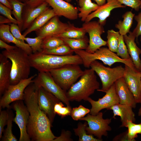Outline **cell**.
Returning a JSON list of instances; mask_svg holds the SVG:
<instances>
[{"mask_svg": "<svg viewBox=\"0 0 141 141\" xmlns=\"http://www.w3.org/2000/svg\"><path fill=\"white\" fill-rule=\"evenodd\" d=\"M71 134L70 131L63 130L61 132L60 136L56 137L53 141H72L73 140L71 138Z\"/></svg>", "mask_w": 141, "mask_h": 141, "instance_id": "45", "label": "cell"}, {"mask_svg": "<svg viewBox=\"0 0 141 141\" xmlns=\"http://www.w3.org/2000/svg\"><path fill=\"white\" fill-rule=\"evenodd\" d=\"M140 106L139 109L138 113V115L139 116H141V103H140Z\"/></svg>", "mask_w": 141, "mask_h": 141, "instance_id": "54", "label": "cell"}, {"mask_svg": "<svg viewBox=\"0 0 141 141\" xmlns=\"http://www.w3.org/2000/svg\"><path fill=\"white\" fill-rule=\"evenodd\" d=\"M2 53L0 54V96L10 85L11 63Z\"/></svg>", "mask_w": 141, "mask_h": 141, "instance_id": "21", "label": "cell"}, {"mask_svg": "<svg viewBox=\"0 0 141 141\" xmlns=\"http://www.w3.org/2000/svg\"><path fill=\"white\" fill-rule=\"evenodd\" d=\"M38 87L33 83L25 89L24 101L29 113L27 132L32 141H53L56 137L51 130V124L39 108L38 102Z\"/></svg>", "mask_w": 141, "mask_h": 141, "instance_id": "1", "label": "cell"}, {"mask_svg": "<svg viewBox=\"0 0 141 141\" xmlns=\"http://www.w3.org/2000/svg\"><path fill=\"white\" fill-rule=\"evenodd\" d=\"M65 44L62 38L56 36L51 37L43 39L41 48L42 50L51 49Z\"/></svg>", "mask_w": 141, "mask_h": 141, "instance_id": "35", "label": "cell"}, {"mask_svg": "<svg viewBox=\"0 0 141 141\" xmlns=\"http://www.w3.org/2000/svg\"></svg>", "mask_w": 141, "mask_h": 141, "instance_id": "59", "label": "cell"}, {"mask_svg": "<svg viewBox=\"0 0 141 141\" xmlns=\"http://www.w3.org/2000/svg\"><path fill=\"white\" fill-rule=\"evenodd\" d=\"M29 59L31 67L39 72H50L68 65L83 64L81 58L76 54L60 56L37 52L29 55Z\"/></svg>", "mask_w": 141, "mask_h": 141, "instance_id": "2", "label": "cell"}, {"mask_svg": "<svg viewBox=\"0 0 141 141\" xmlns=\"http://www.w3.org/2000/svg\"><path fill=\"white\" fill-rule=\"evenodd\" d=\"M90 67L101 79L102 87L97 90L98 91L105 93L117 80L124 76L125 68L121 65L111 68L96 60L91 63Z\"/></svg>", "mask_w": 141, "mask_h": 141, "instance_id": "6", "label": "cell"}, {"mask_svg": "<svg viewBox=\"0 0 141 141\" xmlns=\"http://www.w3.org/2000/svg\"><path fill=\"white\" fill-rule=\"evenodd\" d=\"M0 3L12 10L11 5L8 0H0Z\"/></svg>", "mask_w": 141, "mask_h": 141, "instance_id": "52", "label": "cell"}, {"mask_svg": "<svg viewBox=\"0 0 141 141\" xmlns=\"http://www.w3.org/2000/svg\"><path fill=\"white\" fill-rule=\"evenodd\" d=\"M124 79L137 103H141V72L125 65Z\"/></svg>", "mask_w": 141, "mask_h": 141, "instance_id": "14", "label": "cell"}, {"mask_svg": "<svg viewBox=\"0 0 141 141\" xmlns=\"http://www.w3.org/2000/svg\"><path fill=\"white\" fill-rule=\"evenodd\" d=\"M77 2H78V0H76Z\"/></svg>", "mask_w": 141, "mask_h": 141, "instance_id": "58", "label": "cell"}, {"mask_svg": "<svg viewBox=\"0 0 141 141\" xmlns=\"http://www.w3.org/2000/svg\"><path fill=\"white\" fill-rule=\"evenodd\" d=\"M16 47L15 46H13L9 45L4 42L2 40L0 39V48L1 49H5L7 50H10L14 49Z\"/></svg>", "mask_w": 141, "mask_h": 141, "instance_id": "49", "label": "cell"}, {"mask_svg": "<svg viewBox=\"0 0 141 141\" xmlns=\"http://www.w3.org/2000/svg\"><path fill=\"white\" fill-rule=\"evenodd\" d=\"M1 53L11 62L10 85H15L29 78L31 67L29 55L25 51L16 46L14 49L5 50Z\"/></svg>", "mask_w": 141, "mask_h": 141, "instance_id": "3", "label": "cell"}, {"mask_svg": "<svg viewBox=\"0 0 141 141\" xmlns=\"http://www.w3.org/2000/svg\"><path fill=\"white\" fill-rule=\"evenodd\" d=\"M120 34L119 32L113 29L107 31L106 45L108 48L113 52H117Z\"/></svg>", "mask_w": 141, "mask_h": 141, "instance_id": "33", "label": "cell"}, {"mask_svg": "<svg viewBox=\"0 0 141 141\" xmlns=\"http://www.w3.org/2000/svg\"><path fill=\"white\" fill-rule=\"evenodd\" d=\"M87 123L86 121L84 124L78 123V127L74 129L75 134L79 137V141H102V140L95 138L93 135L88 134L86 130Z\"/></svg>", "mask_w": 141, "mask_h": 141, "instance_id": "31", "label": "cell"}, {"mask_svg": "<svg viewBox=\"0 0 141 141\" xmlns=\"http://www.w3.org/2000/svg\"><path fill=\"white\" fill-rule=\"evenodd\" d=\"M86 33L85 30L82 27H76L73 24L69 23L66 29L57 37L61 38L79 39L85 37Z\"/></svg>", "mask_w": 141, "mask_h": 141, "instance_id": "28", "label": "cell"}, {"mask_svg": "<svg viewBox=\"0 0 141 141\" xmlns=\"http://www.w3.org/2000/svg\"><path fill=\"white\" fill-rule=\"evenodd\" d=\"M41 52L48 54L64 56L72 55L74 51L69 46L65 44L52 49H43Z\"/></svg>", "mask_w": 141, "mask_h": 141, "instance_id": "34", "label": "cell"}, {"mask_svg": "<svg viewBox=\"0 0 141 141\" xmlns=\"http://www.w3.org/2000/svg\"><path fill=\"white\" fill-rule=\"evenodd\" d=\"M33 81L37 86L43 87L67 105H70L66 92L56 83L49 72H39Z\"/></svg>", "mask_w": 141, "mask_h": 141, "instance_id": "10", "label": "cell"}, {"mask_svg": "<svg viewBox=\"0 0 141 141\" xmlns=\"http://www.w3.org/2000/svg\"><path fill=\"white\" fill-rule=\"evenodd\" d=\"M35 74L28 78L22 80L14 85H10L0 97V111L2 108H10V104L13 102L24 100V92L26 88L37 76Z\"/></svg>", "mask_w": 141, "mask_h": 141, "instance_id": "9", "label": "cell"}, {"mask_svg": "<svg viewBox=\"0 0 141 141\" xmlns=\"http://www.w3.org/2000/svg\"><path fill=\"white\" fill-rule=\"evenodd\" d=\"M134 122L131 121H129L127 122V136L128 141H136L135 138L138 137L137 134H141V122L137 124Z\"/></svg>", "mask_w": 141, "mask_h": 141, "instance_id": "36", "label": "cell"}, {"mask_svg": "<svg viewBox=\"0 0 141 141\" xmlns=\"http://www.w3.org/2000/svg\"><path fill=\"white\" fill-rule=\"evenodd\" d=\"M126 7L117 0H107L106 3L99 6L96 10L90 14L85 22L90 21L92 19L97 17L99 19L98 22L103 26L105 24L107 19L110 16L112 10L116 8H125Z\"/></svg>", "mask_w": 141, "mask_h": 141, "instance_id": "18", "label": "cell"}, {"mask_svg": "<svg viewBox=\"0 0 141 141\" xmlns=\"http://www.w3.org/2000/svg\"><path fill=\"white\" fill-rule=\"evenodd\" d=\"M114 85L116 93L120 99L119 103L135 108L137 103L125 82L124 77L117 80L115 83Z\"/></svg>", "mask_w": 141, "mask_h": 141, "instance_id": "19", "label": "cell"}, {"mask_svg": "<svg viewBox=\"0 0 141 141\" xmlns=\"http://www.w3.org/2000/svg\"><path fill=\"white\" fill-rule=\"evenodd\" d=\"M19 1L22 2L26 3L29 0H18Z\"/></svg>", "mask_w": 141, "mask_h": 141, "instance_id": "55", "label": "cell"}, {"mask_svg": "<svg viewBox=\"0 0 141 141\" xmlns=\"http://www.w3.org/2000/svg\"><path fill=\"white\" fill-rule=\"evenodd\" d=\"M132 108L130 106L118 103L112 106L108 110L113 111V118L115 119V117L116 116L120 117L121 122L120 127H127L128 121L134 122L136 121L135 114Z\"/></svg>", "mask_w": 141, "mask_h": 141, "instance_id": "23", "label": "cell"}, {"mask_svg": "<svg viewBox=\"0 0 141 141\" xmlns=\"http://www.w3.org/2000/svg\"><path fill=\"white\" fill-rule=\"evenodd\" d=\"M8 108L9 117L7 124V127L4 130L3 135L0 140L2 141H17V139L13 134L12 131V122L14 118L13 111Z\"/></svg>", "mask_w": 141, "mask_h": 141, "instance_id": "32", "label": "cell"}, {"mask_svg": "<svg viewBox=\"0 0 141 141\" xmlns=\"http://www.w3.org/2000/svg\"><path fill=\"white\" fill-rule=\"evenodd\" d=\"M12 6V14L14 16L18 22L21 31L22 24V14L24 8L26 5L25 3L18 0H9Z\"/></svg>", "mask_w": 141, "mask_h": 141, "instance_id": "30", "label": "cell"}, {"mask_svg": "<svg viewBox=\"0 0 141 141\" xmlns=\"http://www.w3.org/2000/svg\"><path fill=\"white\" fill-rule=\"evenodd\" d=\"M128 130L114 137L113 141H128L127 136Z\"/></svg>", "mask_w": 141, "mask_h": 141, "instance_id": "48", "label": "cell"}, {"mask_svg": "<svg viewBox=\"0 0 141 141\" xmlns=\"http://www.w3.org/2000/svg\"><path fill=\"white\" fill-rule=\"evenodd\" d=\"M79 12L78 17L83 22L85 21L88 16L96 10L99 6L97 4L92 2L91 0H78Z\"/></svg>", "mask_w": 141, "mask_h": 141, "instance_id": "26", "label": "cell"}, {"mask_svg": "<svg viewBox=\"0 0 141 141\" xmlns=\"http://www.w3.org/2000/svg\"><path fill=\"white\" fill-rule=\"evenodd\" d=\"M134 19L137 22L136 26L132 32L137 39L138 37L141 36V11L134 17Z\"/></svg>", "mask_w": 141, "mask_h": 141, "instance_id": "44", "label": "cell"}, {"mask_svg": "<svg viewBox=\"0 0 141 141\" xmlns=\"http://www.w3.org/2000/svg\"><path fill=\"white\" fill-rule=\"evenodd\" d=\"M99 86L95 72L91 68L86 69L80 80L68 90L66 95L69 101H87L96 90L99 89Z\"/></svg>", "mask_w": 141, "mask_h": 141, "instance_id": "4", "label": "cell"}, {"mask_svg": "<svg viewBox=\"0 0 141 141\" xmlns=\"http://www.w3.org/2000/svg\"><path fill=\"white\" fill-rule=\"evenodd\" d=\"M105 93L104 96L97 101L90 97L87 99V101L91 105L90 114L96 115L101 110L105 109L108 110L112 106L120 103V99L116 91L114 83Z\"/></svg>", "mask_w": 141, "mask_h": 141, "instance_id": "13", "label": "cell"}, {"mask_svg": "<svg viewBox=\"0 0 141 141\" xmlns=\"http://www.w3.org/2000/svg\"><path fill=\"white\" fill-rule=\"evenodd\" d=\"M12 10L0 3V13L10 20L12 23L17 24V20L11 16Z\"/></svg>", "mask_w": 141, "mask_h": 141, "instance_id": "43", "label": "cell"}, {"mask_svg": "<svg viewBox=\"0 0 141 141\" xmlns=\"http://www.w3.org/2000/svg\"><path fill=\"white\" fill-rule=\"evenodd\" d=\"M23 100L14 101L10 105L12 108L15 111L16 116L13 121L18 126L20 130L19 141L31 140L27 131V127L29 117V113Z\"/></svg>", "mask_w": 141, "mask_h": 141, "instance_id": "12", "label": "cell"}, {"mask_svg": "<svg viewBox=\"0 0 141 141\" xmlns=\"http://www.w3.org/2000/svg\"><path fill=\"white\" fill-rule=\"evenodd\" d=\"M90 109L80 105L78 107L73 108L71 115L73 119L77 121L84 117L86 114L90 113Z\"/></svg>", "mask_w": 141, "mask_h": 141, "instance_id": "39", "label": "cell"}, {"mask_svg": "<svg viewBox=\"0 0 141 141\" xmlns=\"http://www.w3.org/2000/svg\"><path fill=\"white\" fill-rule=\"evenodd\" d=\"M56 83L63 90H68L83 74L78 64H70L52 70L50 72Z\"/></svg>", "mask_w": 141, "mask_h": 141, "instance_id": "7", "label": "cell"}, {"mask_svg": "<svg viewBox=\"0 0 141 141\" xmlns=\"http://www.w3.org/2000/svg\"><path fill=\"white\" fill-rule=\"evenodd\" d=\"M45 2V0H29L25 3L27 7L34 8L40 5Z\"/></svg>", "mask_w": 141, "mask_h": 141, "instance_id": "47", "label": "cell"}, {"mask_svg": "<svg viewBox=\"0 0 141 141\" xmlns=\"http://www.w3.org/2000/svg\"><path fill=\"white\" fill-rule=\"evenodd\" d=\"M0 39L7 43H11L25 51L29 55L33 53L31 47L28 44L16 39L10 32L9 24H0Z\"/></svg>", "mask_w": 141, "mask_h": 141, "instance_id": "24", "label": "cell"}, {"mask_svg": "<svg viewBox=\"0 0 141 141\" xmlns=\"http://www.w3.org/2000/svg\"><path fill=\"white\" fill-rule=\"evenodd\" d=\"M72 109L70 105H67L66 107L63 106L60 108L57 114L61 116L62 118L68 115H70L71 114Z\"/></svg>", "mask_w": 141, "mask_h": 141, "instance_id": "46", "label": "cell"}, {"mask_svg": "<svg viewBox=\"0 0 141 141\" xmlns=\"http://www.w3.org/2000/svg\"><path fill=\"white\" fill-rule=\"evenodd\" d=\"M10 31L13 36L18 40L25 42V37L21 33L20 29L17 24L13 23L9 24Z\"/></svg>", "mask_w": 141, "mask_h": 141, "instance_id": "40", "label": "cell"}, {"mask_svg": "<svg viewBox=\"0 0 141 141\" xmlns=\"http://www.w3.org/2000/svg\"><path fill=\"white\" fill-rule=\"evenodd\" d=\"M62 38L65 44L73 50H86L89 45V39L86 36L79 39Z\"/></svg>", "mask_w": 141, "mask_h": 141, "instance_id": "29", "label": "cell"}, {"mask_svg": "<svg viewBox=\"0 0 141 141\" xmlns=\"http://www.w3.org/2000/svg\"><path fill=\"white\" fill-rule=\"evenodd\" d=\"M124 41L127 46L128 53L135 66L141 72V60L140 56L141 49L137 45L135 40L136 36L130 31L129 34L123 36Z\"/></svg>", "mask_w": 141, "mask_h": 141, "instance_id": "22", "label": "cell"}, {"mask_svg": "<svg viewBox=\"0 0 141 141\" xmlns=\"http://www.w3.org/2000/svg\"><path fill=\"white\" fill-rule=\"evenodd\" d=\"M99 6H101L106 3L107 0H93Z\"/></svg>", "mask_w": 141, "mask_h": 141, "instance_id": "53", "label": "cell"}, {"mask_svg": "<svg viewBox=\"0 0 141 141\" xmlns=\"http://www.w3.org/2000/svg\"><path fill=\"white\" fill-rule=\"evenodd\" d=\"M65 1L68 2H70L72 1V0H64Z\"/></svg>", "mask_w": 141, "mask_h": 141, "instance_id": "56", "label": "cell"}, {"mask_svg": "<svg viewBox=\"0 0 141 141\" xmlns=\"http://www.w3.org/2000/svg\"><path fill=\"white\" fill-rule=\"evenodd\" d=\"M120 3L138 11L141 9V0H117Z\"/></svg>", "mask_w": 141, "mask_h": 141, "instance_id": "42", "label": "cell"}, {"mask_svg": "<svg viewBox=\"0 0 141 141\" xmlns=\"http://www.w3.org/2000/svg\"><path fill=\"white\" fill-rule=\"evenodd\" d=\"M24 40L31 48L33 53L42 52L41 45L43 40L42 39L37 36L34 38L25 37Z\"/></svg>", "mask_w": 141, "mask_h": 141, "instance_id": "38", "label": "cell"}, {"mask_svg": "<svg viewBox=\"0 0 141 141\" xmlns=\"http://www.w3.org/2000/svg\"><path fill=\"white\" fill-rule=\"evenodd\" d=\"M52 8H49L39 15L25 30L23 35L25 37L32 32L36 31L45 25L50 19L56 16Z\"/></svg>", "mask_w": 141, "mask_h": 141, "instance_id": "25", "label": "cell"}, {"mask_svg": "<svg viewBox=\"0 0 141 141\" xmlns=\"http://www.w3.org/2000/svg\"><path fill=\"white\" fill-rule=\"evenodd\" d=\"M117 55L122 58L126 60L131 59L128 53L127 46L125 42L123 36L120 34Z\"/></svg>", "mask_w": 141, "mask_h": 141, "instance_id": "37", "label": "cell"}, {"mask_svg": "<svg viewBox=\"0 0 141 141\" xmlns=\"http://www.w3.org/2000/svg\"><path fill=\"white\" fill-rule=\"evenodd\" d=\"M140 42H141V36L140 38Z\"/></svg>", "mask_w": 141, "mask_h": 141, "instance_id": "57", "label": "cell"}, {"mask_svg": "<svg viewBox=\"0 0 141 141\" xmlns=\"http://www.w3.org/2000/svg\"><path fill=\"white\" fill-rule=\"evenodd\" d=\"M49 8V5L46 2L34 8L29 7L26 5L24 8L22 14L21 31L25 30L27 28L39 15Z\"/></svg>", "mask_w": 141, "mask_h": 141, "instance_id": "20", "label": "cell"}, {"mask_svg": "<svg viewBox=\"0 0 141 141\" xmlns=\"http://www.w3.org/2000/svg\"><path fill=\"white\" fill-rule=\"evenodd\" d=\"M135 15V14L130 11H126L123 15V20H119L115 25V27L119 30L120 34L124 36L129 33Z\"/></svg>", "mask_w": 141, "mask_h": 141, "instance_id": "27", "label": "cell"}, {"mask_svg": "<svg viewBox=\"0 0 141 141\" xmlns=\"http://www.w3.org/2000/svg\"><path fill=\"white\" fill-rule=\"evenodd\" d=\"M51 6L56 15L63 16L71 20L77 19L78 17V9L77 7L63 0H45Z\"/></svg>", "mask_w": 141, "mask_h": 141, "instance_id": "17", "label": "cell"}, {"mask_svg": "<svg viewBox=\"0 0 141 141\" xmlns=\"http://www.w3.org/2000/svg\"><path fill=\"white\" fill-rule=\"evenodd\" d=\"M80 120L87 122L88 126L86 127V130L88 134L95 136L102 140V137L107 136L108 132L112 130L109 126L111 119H104L102 112H100L95 115L88 114L86 116L81 118Z\"/></svg>", "mask_w": 141, "mask_h": 141, "instance_id": "8", "label": "cell"}, {"mask_svg": "<svg viewBox=\"0 0 141 141\" xmlns=\"http://www.w3.org/2000/svg\"><path fill=\"white\" fill-rule=\"evenodd\" d=\"M73 51L76 54L80 57L83 64L86 68L90 67L91 63L97 60L102 61L104 64L109 66H111L116 63L120 62L132 68L136 67L131 59H122L106 47H102L93 53H89L84 50H75Z\"/></svg>", "mask_w": 141, "mask_h": 141, "instance_id": "5", "label": "cell"}, {"mask_svg": "<svg viewBox=\"0 0 141 141\" xmlns=\"http://www.w3.org/2000/svg\"><path fill=\"white\" fill-rule=\"evenodd\" d=\"M69 23H63L56 15L50 19L43 26L35 31L37 36L43 39L49 37H57L68 27Z\"/></svg>", "mask_w": 141, "mask_h": 141, "instance_id": "16", "label": "cell"}, {"mask_svg": "<svg viewBox=\"0 0 141 141\" xmlns=\"http://www.w3.org/2000/svg\"><path fill=\"white\" fill-rule=\"evenodd\" d=\"M63 106L64 105L60 101L55 104L54 107V110L56 114L58 113L60 108Z\"/></svg>", "mask_w": 141, "mask_h": 141, "instance_id": "50", "label": "cell"}, {"mask_svg": "<svg viewBox=\"0 0 141 141\" xmlns=\"http://www.w3.org/2000/svg\"><path fill=\"white\" fill-rule=\"evenodd\" d=\"M89 36V44L85 51L93 53L103 46L107 45V42L103 40L101 35L104 33L103 26L96 21L85 22L82 27Z\"/></svg>", "mask_w": 141, "mask_h": 141, "instance_id": "11", "label": "cell"}, {"mask_svg": "<svg viewBox=\"0 0 141 141\" xmlns=\"http://www.w3.org/2000/svg\"><path fill=\"white\" fill-rule=\"evenodd\" d=\"M0 139L2 137L4 127L7 125L9 116L8 109L7 110L0 111Z\"/></svg>", "mask_w": 141, "mask_h": 141, "instance_id": "41", "label": "cell"}, {"mask_svg": "<svg viewBox=\"0 0 141 141\" xmlns=\"http://www.w3.org/2000/svg\"><path fill=\"white\" fill-rule=\"evenodd\" d=\"M60 101L56 97L43 87H38V102L39 108L47 116L51 124L56 115L54 110V106Z\"/></svg>", "mask_w": 141, "mask_h": 141, "instance_id": "15", "label": "cell"}, {"mask_svg": "<svg viewBox=\"0 0 141 141\" xmlns=\"http://www.w3.org/2000/svg\"><path fill=\"white\" fill-rule=\"evenodd\" d=\"M12 23L11 21L9 19L2 15L0 16V24H9Z\"/></svg>", "mask_w": 141, "mask_h": 141, "instance_id": "51", "label": "cell"}]
</instances>
